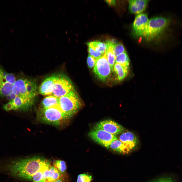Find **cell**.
<instances>
[{
    "mask_svg": "<svg viewBox=\"0 0 182 182\" xmlns=\"http://www.w3.org/2000/svg\"><path fill=\"white\" fill-rule=\"evenodd\" d=\"M51 163L50 160L35 156L12 160L3 166L0 170L14 177L31 180L36 172L49 167Z\"/></svg>",
    "mask_w": 182,
    "mask_h": 182,
    "instance_id": "obj_1",
    "label": "cell"
},
{
    "mask_svg": "<svg viewBox=\"0 0 182 182\" xmlns=\"http://www.w3.org/2000/svg\"><path fill=\"white\" fill-rule=\"evenodd\" d=\"M171 19L158 16L149 20L147 27L141 36L147 41H150L161 37L170 25Z\"/></svg>",
    "mask_w": 182,
    "mask_h": 182,
    "instance_id": "obj_2",
    "label": "cell"
},
{
    "mask_svg": "<svg viewBox=\"0 0 182 182\" xmlns=\"http://www.w3.org/2000/svg\"><path fill=\"white\" fill-rule=\"evenodd\" d=\"M58 106L69 118L76 113L81 107V100L74 89L59 98Z\"/></svg>",
    "mask_w": 182,
    "mask_h": 182,
    "instance_id": "obj_3",
    "label": "cell"
},
{
    "mask_svg": "<svg viewBox=\"0 0 182 182\" xmlns=\"http://www.w3.org/2000/svg\"><path fill=\"white\" fill-rule=\"evenodd\" d=\"M40 121L47 123L59 125L68 117L62 111L58 104L47 108H41L37 113Z\"/></svg>",
    "mask_w": 182,
    "mask_h": 182,
    "instance_id": "obj_4",
    "label": "cell"
},
{
    "mask_svg": "<svg viewBox=\"0 0 182 182\" xmlns=\"http://www.w3.org/2000/svg\"><path fill=\"white\" fill-rule=\"evenodd\" d=\"M54 76V88L51 95L59 98L68 94L74 89L71 81L65 75L59 74Z\"/></svg>",
    "mask_w": 182,
    "mask_h": 182,
    "instance_id": "obj_5",
    "label": "cell"
},
{
    "mask_svg": "<svg viewBox=\"0 0 182 182\" xmlns=\"http://www.w3.org/2000/svg\"><path fill=\"white\" fill-rule=\"evenodd\" d=\"M88 135L93 140L107 148L118 139L116 135L96 127L89 132Z\"/></svg>",
    "mask_w": 182,
    "mask_h": 182,
    "instance_id": "obj_6",
    "label": "cell"
},
{
    "mask_svg": "<svg viewBox=\"0 0 182 182\" xmlns=\"http://www.w3.org/2000/svg\"><path fill=\"white\" fill-rule=\"evenodd\" d=\"M16 81L13 75L6 72L0 67V96L4 97L9 95Z\"/></svg>",
    "mask_w": 182,
    "mask_h": 182,
    "instance_id": "obj_7",
    "label": "cell"
},
{
    "mask_svg": "<svg viewBox=\"0 0 182 182\" xmlns=\"http://www.w3.org/2000/svg\"><path fill=\"white\" fill-rule=\"evenodd\" d=\"M94 72L103 81H105L109 76L111 69L107 59L106 51L102 56L96 60Z\"/></svg>",
    "mask_w": 182,
    "mask_h": 182,
    "instance_id": "obj_8",
    "label": "cell"
},
{
    "mask_svg": "<svg viewBox=\"0 0 182 182\" xmlns=\"http://www.w3.org/2000/svg\"><path fill=\"white\" fill-rule=\"evenodd\" d=\"M149 19L146 13H141L137 15L132 24V28L134 34L141 36L146 29Z\"/></svg>",
    "mask_w": 182,
    "mask_h": 182,
    "instance_id": "obj_9",
    "label": "cell"
},
{
    "mask_svg": "<svg viewBox=\"0 0 182 182\" xmlns=\"http://www.w3.org/2000/svg\"><path fill=\"white\" fill-rule=\"evenodd\" d=\"M95 127L115 135L122 133L124 130V128L122 126L110 120L101 121L97 124Z\"/></svg>",
    "mask_w": 182,
    "mask_h": 182,
    "instance_id": "obj_10",
    "label": "cell"
},
{
    "mask_svg": "<svg viewBox=\"0 0 182 182\" xmlns=\"http://www.w3.org/2000/svg\"><path fill=\"white\" fill-rule=\"evenodd\" d=\"M119 140L131 152L138 144L137 137L132 133L129 131L122 133L119 136Z\"/></svg>",
    "mask_w": 182,
    "mask_h": 182,
    "instance_id": "obj_11",
    "label": "cell"
},
{
    "mask_svg": "<svg viewBox=\"0 0 182 182\" xmlns=\"http://www.w3.org/2000/svg\"><path fill=\"white\" fill-rule=\"evenodd\" d=\"M148 1L147 0H131L129 1V9L132 13H141L146 9Z\"/></svg>",
    "mask_w": 182,
    "mask_h": 182,
    "instance_id": "obj_12",
    "label": "cell"
},
{
    "mask_svg": "<svg viewBox=\"0 0 182 182\" xmlns=\"http://www.w3.org/2000/svg\"><path fill=\"white\" fill-rule=\"evenodd\" d=\"M54 76L46 79L39 86V93L44 95H51L54 89Z\"/></svg>",
    "mask_w": 182,
    "mask_h": 182,
    "instance_id": "obj_13",
    "label": "cell"
},
{
    "mask_svg": "<svg viewBox=\"0 0 182 182\" xmlns=\"http://www.w3.org/2000/svg\"><path fill=\"white\" fill-rule=\"evenodd\" d=\"M33 100L17 96L12 101L13 106V110L25 109L32 105Z\"/></svg>",
    "mask_w": 182,
    "mask_h": 182,
    "instance_id": "obj_14",
    "label": "cell"
},
{
    "mask_svg": "<svg viewBox=\"0 0 182 182\" xmlns=\"http://www.w3.org/2000/svg\"><path fill=\"white\" fill-rule=\"evenodd\" d=\"M62 174L53 166L50 165L44 172L46 182H52L61 178Z\"/></svg>",
    "mask_w": 182,
    "mask_h": 182,
    "instance_id": "obj_15",
    "label": "cell"
},
{
    "mask_svg": "<svg viewBox=\"0 0 182 182\" xmlns=\"http://www.w3.org/2000/svg\"><path fill=\"white\" fill-rule=\"evenodd\" d=\"M107 41L109 44L108 48L106 51L107 59L111 70L112 71L116 58L113 50L114 44L116 41L113 40H109Z\"/></svg>",
    "mask_w": 182,
    "mask_h": 182,
    "instance_id": "obj_16",
    "label": "cell"
},
{
    "mask_svg": "<svg viewBox=\"0 0 182 182\" xmlns=\"http://www.w3.org/2000/svg\"><path fill=\"white\" fill-rule=\"evenodd\" d=\"M129 69V66H124L116 63L115 64L113 69L119 81H121L125 78L128 74Z\"/></svg>",
    "mask_w": 182,
    "mask_h": 182,
    "instance_id": "obj_17",
    "label": "cell"
},
{
    "mask_svg": "<svg viewBox=\"0 0 182 182\" xmlns=\"http://www.w3.org/2000/svg\"><path fill=\"white\" fill-rule=\"evenodd\" d=\"M87 44L94 50L104 54L107 50L109 44L106 41V42L100 41H93L88 42Z\"/></svg>",
    "mask_w": 182,
    "mask_h": 182,
    "instance_id": "obj_18",
    "label": "cell"
},
{
    "mask_svg": "<svg viewBox=\"0 0 182 182\" xmlns=\"http://www.w3.org/2000/svg\"><path fill=\"white\" fill-rule=\"evenodd\" d=\"M109 147L114 151L123 154H127L131 152L118 139L113 142Z\"/></svg>",
    "mask_w": 182,
    "mask_h": 182,
    "instance_id": "obj_19",
    "label": "cell"
},
{
    "mask_svg": "<svg viewBox=\"0 0 182 182\" xmlns=\"http://www.w3.org/2000/svg\"><path fill=\"white\" fill-rule=\"evenodd\" d=\"M26 88L27 93L29 97L34 99L36 95L37 86L36 83L34 81L26 79Z\"/></svg>",
    "mask_w": 182,
    "mask_h": 182,
    "instance_id": "obj_20",
    "label": "cell"
},
{
    "mask_svg": "<svg viewBox=\"0 0 182 182\" xmlns=\"http://www.w3.org/2000/svg\"><path fill=\"white\" fill-rule=\"evenodd\" d=\"M59 98L52 95L48 96L43 100L41 108H47L58 105Z\"/></svg>",
    "mask_w": 182,
    "mask_h": 182,
    "instance_id": "obj_21",
    "label": "cell"
},
{
    "mask_svg": "<svg viewBox=\"0 0 182 182\" xmlns=\"http://www.w3.org/2000/svg\"><path fill=\"white\" fill-rule=\"evenodd\" d=\"M115 62L125 66H129L130 60L126 51L116 56Z\"/></svg>",
    "mask_w": 182,
    "mask_h": 182,
    "instance_id": "obj_22",
    "label": "cell"
},
{
    "mask_svg": "<svg viewBox=\"0 0 182 182\" xmlns=\"http://www.w3.org/2000/svg\"><path fill=\"white\" fill-rule=\"evenodd\" d=\"M49 167H44L36 172L32 177L33 182H46L44 173Z\"/></svg>",
    "mask_w": 182,
    "mask_h": 182,
    "instance_id": "obj_23",
    "label": "cell"
},
{
    "mask_svg": "<svg viewBox=\"0 0 182 182\" xmlns=\"http://www.w3.org/2000/svg\"><path fill=\"white\" fill-rule=\"evenodd\" d=\"M53 166L61 174L64 173L66 169V163L61 160H56L53 163Z\"/></svg>",
    "mask_w": 182,
    "mask_h": 182,
    "instance_id": "obj_24",
    "label": "cell"
},
{
    "mask_svg": "<svg viewBox=\"0 0 182 182\" xmlns=\"http://www.w3.org/2000/svg\"><path fill=\"white\" fill-rule=\"evenodd\" d=\"M113 50L116 57L126 51L125 48L122 44L116 42L114 43Z\"/></svg>",
    "mask_w": 182,
    "mask_h": 182,
    "instance_id": "obj_25",
    "label": "cell"
},
{
    "mask_svg": "<svg viewBox=\"0 0 182 182\" xmlns=\"http://www.w3.org/2000/svg\"><path fill=\"white\" fill-rule=\"evenodd\" d=\"M92 180V175L87 174H81L78 176L77 182H90Z\"/></svg>",
    "mask_w": 182,
    "mask_h": 182,
    "instance_id": "obj_26",
    "label": "cell"
},
{
    "mask_svg": "<svg viewBox=\"0 0 182 182\" xmlns=\"http://www.w3.org/2000/svg\"><path fill=\"white\" fill-rule=\"evenodd\" d=\"M88 51L89 55L96 60L101 57L104 54L100 52L94 50L89 46H88Z\"/></svg>",
    "mask_w": 182,
    "mask_h": 182,
    "instance_id": "obj_27",
    "label": "cell"
},
{
    "mask_svg": "<svg viewBox=\"0 0 182 182\" xmlns=\"http://www.w3.org/2000/svg\"><path fill=\"white\" fill-rule=\"evenodd\" d=\"M96 61L95 59L89 54L87 58V62L89 68H92L95 65Z\"/></svg>",
    "mask_w": 182,
    "mask_h": 182,
    "instance_id": "obj_28",
    "label": "cell"
},
{
    "mask_svg": "<svg viewBox=\"0 0 182 182\" xmlns=\"http://www.w3.org/2000/svg\"><path fill=\"white\" fill-rule=\"evenodd\" d=\"M152 182H174L170 178L163 177L157 179Z\"/></svg>",
    "mask_w": 182,
    "mask_h": 182,
    "instance_id": "obj_29",
    "label": "cell"
},
{
    "mask_svg": "<svg viewBox=\"0 0 182 182\" xmlns=\"http://www.w3.org/2000/svg\"><path fill=\"white\" fill-rule=\"evenodd\" d=\"M3 108L5 110L7 111L13 109V106L12 101H10L4 104L3 106Z\"/></svg>",
    "mask_w": 182,
    "mask_h": 182,
    "instance_id": "obj_30",
    "label": "cell"
},
{
    "mask_svg": "<svg viewBox=\"0 0 182 182\" xmlns=\"http://www.w3.org/2000/svg\"><path fill=\"white\" fill-rule=\"evenodd\" d=\"M105 1L109 5H115L116 4V2L115 0H106Z\"/></svg>",
    "mask_w": 182,
    "mask_h": 182,
    "instance_id": "obj_31",
    "label": "cell"
},
{
    "mask_svg": "<svg viewBox=\"0 0 182 182\" xmlns=\"http://www.w3.org/2000/svg\"><path fill=\"white\" fill-rule=\"evenodd\" d=\"M11 101L14 100L17 96L15 94L12 92L9 95Z\"/></svg>",
    "mask_w": 182,
    "mask_h": 182,
    "instance_id": "obj_32",
    "label": "cell"
},
{
    "mask_svg": "<svg viewBox=\"0 0 182 182\" xmlns=\"http://www.w3.org/2000/svg\"><path fill=\"white\" fill-rule=\"evenodd\" d=\"M52 182H63L61 178L58 179Z\"/></svg>",
    "mask_w": 182,
    "mask_h": 182,
    "instance_id": "obj_33",
    "label": "cell"
}]
</instances>
